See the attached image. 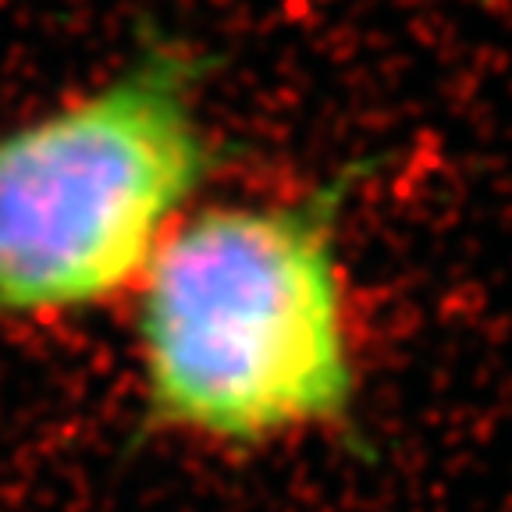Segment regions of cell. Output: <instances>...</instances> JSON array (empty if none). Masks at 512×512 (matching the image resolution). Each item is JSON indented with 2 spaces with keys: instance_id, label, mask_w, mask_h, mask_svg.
<instances>
[{
  "instance_id": "obj_1",
  "label": "cell",
  "mask_w": 512,
  "mask_h": 512,
  "mask_svg": "<svg viewBox=\"0 0 512 512\" xmlns=\"http://www.w3.org/2000/svg\"><path fill=\"white\" fill-rule=\"evenodd\" d=\"M377 160L299 196L189 210L136 288L143 424L210 448H267L356 424L338 221Z\"/></svg>"
},
{
  "instance_id": "obj_2",
  "label": "cell",
  "mask_w": 512,
  "mask_h": 512,
  "mask_svg": "<svg viewBox=\"0 0 512 512\" xmlns=\"http://www.w3.org/2000/svg\"><path fill=\"white\" fill-rule=\"evenodd\" d=\"M203 75L200 50L146 36L100 86L0 128V328L136 296L221 164Z\"/></svg>"
}]
</instances>
